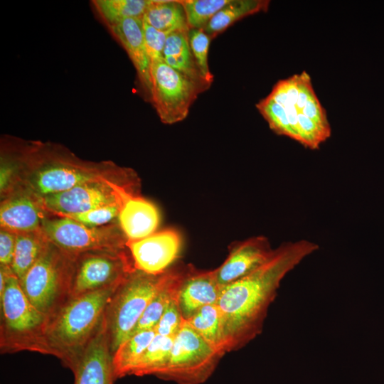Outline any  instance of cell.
<instances>
[{"label":"cell","mask_w":384,"mask_h":384,"mask_svg":"<svg viewBox=\"0 0 384 384\" xmlns=\"http://www.w3.org/2000/svg\"><path fill=\"white\" fill-rule=\"evenodd\" d=\"M142 18L163 32L188 31L190 29L181 1L151 0Z\"/></svg>","instance_id":"22"},{"label":"cell","mask_w":384,"mask_h":384,"mask_svg":"<svg viewBox=\"0 0 384 384\" xmlns=\"http://www.w3.org/2000/svg\"><path fill=\"white\" fill-rule=\"evenodd\" d=\"M189 46L195 62L203 80L210 85L213 75L208 66V50L211 38L203 29L190 28L188 33Z\"/></svg>","instance_id":"30"},{"label":"cell","mask_w":384,"mask_h":384,"mask_svg":"<svg viewBox=\"0 0 384 384\" xmlns=\"http://www.w3.org/2000/svg\"><path fill=\"white\" fill-rule=\"evenodd\" d=\"M256 107L274 132L307 149H319L331 137L326 111L306 71L279 80Z\"/></svg>","instance_id":"3"},{"label":"cell","mask_w":384,"mask_h":384,"mask_svg":"<svg viewBox=\"0 0 384 384\" xmlns=\"http://www.w3.org/2000/svg\"><path fill=\"white\" fill-rule=\"evenodd\" d=\"M168 270L156 275L136 270L112 295L104 314L112 355L132 334L146 308L166 280Z\"/></svg>","instance_id":"7"},{"label":"cell","mask_w":384,"mask_h":384,"mask_svg":"<svg viewBox=\"0 0 384 384\" xmlns=\"http://www.w3.org/2000/svg\"><path fill=\"white\" fill-rule=\"evenodd\" d=\"M149 98L164 124L183 120L192 103L206 90L167 65L164 59L150 64Z\"/></svg>","instance_id":"10"},{"label":"cell","mask_w":384,"mask_h":384,"mask_svg":"<svg viewBox=\"0 0 384 384\" xmlns=\"http://www.w3.org/2000/svg\"><path fill=\"white\" fill-rule=\"evenodd\" d=\"M41 228L60 249L78 255L90 251H122L127 242L118 222L91 227L65 217H46Z\"/></svg>","instance_id":"9"},{"label":"cell","mask_w":384,"mask_h":384,"mask_svg":"<svg viewBox=\"0 0 384 384\" xmlns=\"http://www.w3.org/2000/svg\"><path fill=\"white\" fill-rule=\"evenodd\" d=\"M126 246L137 270L156 275L170 268L178 257L181 237L175 229L167 228L138 240L127 241Z\"/></svg>","instance_id":"13"},{"label":"cell","mask_w":384,"mask_h":384,"mask_svg":"<svg viewBox=\"0 0 384 384\" xmlns=\"http://www.w3.org/2000/svg\"><path fill=\"white\" fill-rule=\"evenodd\" d=\"M319 249V245L304 239L283 242L262 265L222 288L217 305L228 352L244 347L261 334L282 279Z\"/></svg>","instance_id":"1"},{"label":"cell","mask_w":384,"mask_h":384,"mask_svg":"<svg viewBox=\"0 0 384 384\" xmlns=\"http://www.w3.org/2000/svg\"><path fill=\"white\" fill-rule=\"evenodd\" d=\"M76 255L50 242L19 281L31 304L48 319L70 299Z\"/></svg>","instance_id":"6"},{"label":"cell","mask_w":384,"mask_h":384,"mask_svg":"<svg viewBox=\"0 0 384 384\" xmlns=\"http://www.w3.org/2000/svg\"><path fill=\"white\" fill-rule=\"evenodd\" d=\"M0 304L1 353L29 351L52 355L46 339L48 318L31 304L12 270Z\"/></svg>","instance_id":"5"},{"label":"cell","mask_w":384,"mask_h":384,"mask_svg":"<svg viewBox=\"0 0 384 384\" xmlns=\"http://www.w3.org/2000/svg\"><path fill=\"white\" fill-rule=\"evenodd\" d=\"M174 338L156 334L133 368L131 375L157 376L169 361Z\"/></svg>","instance_id":"27"},{"label":"cell","mask_w":384,"mask_h":384,"mask_svg":"<svg viewBox=\"0 0 384 384\" xmlns=\"http://www.w3.org/2000/svg\"><path fill=\"white\" fill-rule=\"evenodd\" d=\"M143 31L150 63L163 59V50L167 36L171 33L159 31L143 20Z\"/></svg>","instance_id":"33"},{"label":"cell","mask_w":384,"mask_h":384,"mask_svg":"<svg viewBox=\"0 0 384 384\" xmlns=\"http://www.w3.org/2000/svg\"><path fill=\"white\" fill-rule=\"evenodd\" d=\"M151 0H95L92 4L97 14L111 26L128 18H143Z\"/></svg>","instance_id":"28"},{"label":"cell","mask_w":384,"mask_h":384,"mask_svg":"<svg viewBox=\"0 0 384 384\" xmlns=\"http://www.w3.org/2000/svg\"><path fill=\"white\" fill-rule=\"evenodd\" d=\"M117 222L127 241L138 240L156 232L160 214L151 201L128 194L122 201Z\"/></svg>","instance_id":"19"},{"label":"cell","mask_w":384,"mask_h":384,"mask_svg":"<svg viewBox=\"0 0 384 384\" xmlns=\"http://www.w3.org/2000/svg\"><path fill=\"white\" fill-rule=\"evenodd\" d=\"M128 194L139 195V188L114 182H95L81 184L40 199L51 215H73L122 202Z\"/></svg>","instance_id":"12"},{"label":"cell","mask_w":384,"mask_h":384,"mask_svg":"<svg viewBox=\"0 0 384 384\" xmlns=\"http://www.w3.org/2000/svg\"><path fill=\"white\" fill-rule=\"evenodd\" d=\"M184 321L178 303V294L165 309L154 330L156 334L174 337Z\"/></svg>","instance_id":"32"},{"label":"cell","mask_w":384,"mask_h":384,"mask_svg":"<svg viewBox=\"0 0 384 384\" xmlns=\"http://www.w3.org/2000/svg\"><path fill=\"white\" fill-rule=\"evenodd\" d=\"M223 356L185 320L174 338L167 364L156 377L177 384H202Z\"/></svg>","instance_id":"8"},{"label":"cell","mask_w":384,"mask_h":384,"mask_svg":"<svg viewBox=\"0 0 384 384\" xmlns=\"http://www.w3.org/2000/svg\"><path fill=\"white\" fill-rule=\"evenodd\" d=\"M50 240L42 228L16 234L15 252L11 270L19 281L38 260Z\"/></svg>","instance_id":"23"},{"label":"cell","mask_w":384,"mask_h":384,"mask_svg":"<svg viewBox=\"0 0 384 384\" xmlns=\"http://www.w3.org/2000/svg\"><path fill=\"white\" fill-rule=\"evenodd\" d=\"M19 157L17 184L38 198L95 182L140 187L139 179L131 169L119 167L113 163L83 162L71 153L50 144H31Z\"/></svg>","instance_id":"2"},{"label":"cell","mask_w":384,"mask_h":384,"mask_svg":"<svg viewBox=\"0 0 384 384\" xmlns=\"http://www.w3.org/2000/svg\"><path fill=\"white\" fill-rule=\"evenodd\" d=\"M105 318L72 371L74 384H114L115 380Z\"/></svg>","instance_id":"16"},{"label":"cell","mask_w":384,"mask_h":384,"mask_svg":"<svg viewBox=\"0 0 384 384\" xmlns=\"http://www.w3.org/2000/svg\"><path fill=\"white\" fill-rule=\"evenodd\" d=\"M122 203V202L114 203L78 214L55 216L68 218L91 227H100L117 220Z\"/></svg>","instance_id":"31"},{"label":"cell","mask_w":384,"mask_h":384,"mask_svg":"<svg viewBox=\"0 0 384 384\" xmlns=\"http://www.w3.org/2000/svg\"><path fill=\"white\" fill-rule=\"evenodd\" d=\"M122 283L70 298L48 319L46 339L52 356L71 370L98 331Z\"/></svg>","instance_id":"4"},{"label":"cell","mask_w":384,"mask_h":384,"mask_svg":"<svg viewBox=\"0 0 384 384\" xmlns=\"http://www.w3.org/2000/svg\"><path fill=\"white\" fill-rule=\"evenodd\" d=\"M1 198V229L15 234L41 229L43 220L50 215L40 198L20 184Z\"/></svg>","instance_id":"14"},{"label":"cell","mask_w":384,"mask_h":384,"mask_svg":"<svg viewBox=\"0 0 384 384\" xmlns=\"http://www.w3.org/2000/svg\"><path fill=\"white\" fill-rule=\"evenodd\" d=\"M108 28L127 51L137 70L140 84L149 97L151 63L144 41L142 18H125Z\"/></svg>","instance_id":"18"},{"label":"cell","mask_w":384,"mask_h":384,"mask_svg":"<svg viewBox=\"0 0 384 384\" xmlns=\"http://www.w3.org/2000/svg\"><path fill=\"white\" fill-rule=\"evenodd\" d=\"M221 291L214 270H200L191 265H184L178 292L183 319H188L203 306L217 304Z\"/></svg>","instance_id":"17"},{"label":"cell","mask_w":384,"mask_h":384,"mask_svg":"<svg viewBox=\"0 0 384 384\" xmlns=\"http://www.w3.org/2000/svg\"><path fill=\"white\" fill-rule=\"evenodd\" d=\"M183 270L184 265H182L171 266L168 270L166 280L146 308L132 334L155 329L166 307L178 294Z\"/></svg>","instance_id":"20"},{"label":"cell","mask_w":384,"mask_h":384,"mask_svg":"<svg viewBox=\"0 0 384 384\" xmlns=\"http://www.w3.org/2000/svg\"><path fill=\"white\" fill-rule=\"evenodd\" d=\"M231 0H183L189 28L203 29L212 18Z\"/></svg>","instance_id":"29"},{"label":"cell","mask_w":384,"mask_h":384,"mask_svg":"<svg viewBox=\"0 0 384 384\" xmlns=\"http://www.w3.org/2000/svg\"><path fill=\"white\" fill-rule=\"evenodd\" d=\"M273 250L268 238L263 235L233 242L225 261L214 270L218 282L223 288L247 275L262 265Z\"/></svg>","instance_id":"15"},{"label":"cell","mask_w":384,"mask_h":384,"mask_svg":"<svg viewBox=\"0 0 384 384\" xmlns=\"http://www.w3.org/2000/svg\"><path fill=\"white\" fill-rule=\"evenodd\" d=\"M269 4L267 0H231L212 18L203 31L211 38H215L237 21L267 11Z\"/></svg>","instance_id":"26"},{"label":"cell","mask_w":384,"mask_h":384,"mask_svg":"<svg viewBox=\"0 0 384 384\" xmlns=\"http://www.w3.org/2000/svg\"><path fill=\"white\" fill-rule=\"evenodd\" d=\"M186 321L218 352L223 355L228 352L222 316L217 304L203 306Z\"/></svg>","instance_id":"24"},{"label":"cell","mask_w":384,"mask_h":384,"mask_svg":"<svg viewBox=\"0 0 384 384\" xmlns=\"http://www.w3.org/2000/svg\"><path fill=\"white\" fill-rule=\"evenodd\" d=\"M136 269L128 249L76 255L70 298L123 282Z\"/></svg>","instance_id":"11"},{"label":"cell","mask_w":384,"mask_h":384,"mask_svg":"<svg viewBox=\"0 0 384 384\" xmlns=\"http://www.w3.org/2000/svg\"><path fill=\"white\" fill-rule=\"evenodd\" d=\"M16 242V234L1 229L0 231V266L11 267Z\"/></svg>","instance_id":"34"},{"label":"cell","mask_w":384,"mask_h":384,"mask_svg":"<svg viewBox=\"0 0 384 384\" xmlns=\"http://www.w3.org/2000/svg\"><path fill=\"white\" fill-rule=\"evenodd\" d=\"M155 336L154 329L142 330L132 334L119 345L112 356L116 379L130 375Z\"/></svg>","instance_id":"25"},{"label":"cell","mask_w":384,"mask_h":384,"mask_svg":"<svg viewBox=\"0 0 384 384\" xmlns=\"http://www.w3.org/2000/svg\"><path fill=\"white\" fill-rule=\"evenodd\" d=\"M188 33L175 31L169 34L163 50V59L167 65L207 90L210 85L200 74L189 46Z\"/></svg>","instance_id":"21"}]
</instances>
